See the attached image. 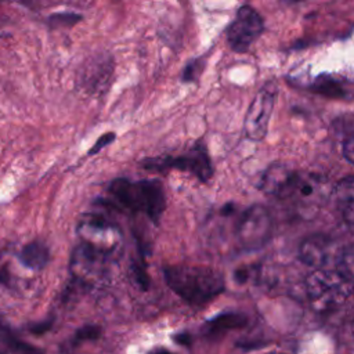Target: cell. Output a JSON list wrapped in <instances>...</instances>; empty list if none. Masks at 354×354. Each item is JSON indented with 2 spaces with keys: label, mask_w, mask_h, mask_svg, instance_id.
I'll list each match as a JSON object with an SVG mask.
<instances>
[{
  "label": "cell",
  "mask_w": 354,
  "mask_h": 354,
  "mask_svg": "<svg viewBox=\"0 0 354 354\" xmlns=\"http://www.w3.org/2000/svg\"><path fill=\"white\" fill-rule=\"evenodd\" d=\"M163 277L167 286L192 306H203L224 290L223 275L210 267L170 264L163 267Z\"/></svg>",
  "instance_id": "cell-1"
},
{
  "label": "cell",
  "mask_w": 354,
  "mask_h": 354,
  "mask_svg": "<svg viewBox=\"0 0 354 354\" xmlns=\"http://www.w3.org/2000/svg\"><path fill=\"white\" fill-rule=\"evenodd\" d=\"M112 196L126 209L145 213L151 221L159 223L166 206L163 185L158 180L130 181L116 178L109 185Z\"/></svg>",
  "instance_id": "cell-2"
},
{
  "label": "cell",
  "mask_w": 354,
  "mask_h": 354,
  "mask_svg": "<svg viewBox=\"0 0 354 354\" xmlns=\"http://www.w3.org/2000/svg\"><path fill=\"white\" fill-rule=\"evenodd\" d=\"M306 290L313 307L318 313H326L344 303L353 290V282L336 268H322L307 277Z\"/></svg>",
  "instance_id": "cell-3"
},
{
  "label": "cell",
  "mask_w": 354,
  "mask_h": 354,
  "mask_svg": "<svg viewBox=\"0 0 354 354\" xmlns=\"http://www.w3.org/2000/svg\"><path fill=\"white\" fill-rule=\"evenodd\" d=\"M272 235V218L270 212L260 205L248 207L236 224V236L246 250L261 249Z\"/></svg>",
  "instance_id": "cell-4"
},
{
  "label": "cell",
  "mask_w": 354,
  "mask_h": 354,
  "mask_svg": "<svg viewBox=\"0 0 354 354\" xmlns=\"http://www.w3.org/2000/svg\"><path fill=\"white\" fill-rule=\"evenodd\" d=\"M142 166L148 170H155V171H165L167 169L189 171L202 183H206L213 174L210 158L207 155L206 148L202 144L195 145L187 153L180 155V156L147 159L142 163Z\"/></svg>",
  "instance_id": "cell-5"
},
{
  "label": "cell",
  "mask_w": 354,
  "mask_h": 354,
  "mask_svg": "<svg viewBox=\"0 0 354 354\" xmlns=\"http://www.w3.org/2000/svg\"><path fill=\"white\" fill-rule=\"evenodd\" d=\"M277 94L278 87L275 82L270 80L252 100L243 122V130L248 138L253 141H261L266 137Z\"/></svg>",
  "instance_id": "cell-6"
},
{
  "label": "cell",
  "mask_w": 354,
  "mask_h": 354,
  "mask_svg": "<svg viewBox=\"0 0 354 354\" xmlns=\"http://www.w3.org/2000/svg\"><path fill=\"white\" fill-rule=\"evenodd\" d=\"M344 248L325 235H310L299 245V257L301 263L315 270L339 268Z\"/></svg>",
  "instance_id": "cell-7"
},
{
  "label": "cell",
  "mask_w": 354,
  "mask_h": 354,
  "mask_svg": "<svg viewBox=\"0 0 354 354\" xmlns=\"http://www.w3.org/2000/svg\"><path fill=\"white\" fill-rule=\"evenodd\" d=\"M263 30L264 22L260 14L250 6H242L227 29V41L232 51L245 53Z\"/></svg>",
  "instance_id": "cell-8"
},
{
  "label": "cell",
  "mask_w": 354,
  "mask_h": 354,
  "mask_svg": "<svg viewBox=\"0 0 354 354\" xmlns=\"http://www.w3.org/2000/svg\"><path fill=\"white\" fill-rule=\"evenodd\" d=\"M113 64L108 55H97L87 61L77 76V87L87 94H100L112 76Z\"/></svg>",
  "instance_id": "cell-9"
},
{
  "label": "cell",
  "mask_w": 354,
  "mask_h": 354,
  "mask_svg": "<svg viewBox=\"0 0 354 354\" xmlns=\"http://www.w3.org/2000/svg\"><path fill=\"white\" fill-rule=\"evenodd\" d=\"M297 170H292L286 165L272 163L260 178V189L271 196L288 199L295 185Z\"/></svg>",
  "instance_id": "cell-10"
},
{
  "label": "cell",
  "mask_w": 354,
  "mask_h": 354,
  "mask_svg": "<svg viewBox=\"0 0 354 354\" xmlns=\"http://www.w3.org/2000/svg\"><path fill=\"white\" fill-rule=\"evenodd\" d=\"M248 317L242 313H223L207 321L206 335L212 337H218L230 330L241 329L246 326Z\"/></svg>",
  "instance_id": "cell-11"
},
{
  "label": "cell",
  "mask_w": 354,
  "mask_h": 354,
  "mask_svg": "<svg viewBox=\"0 0 354 354\" xmlns=\"http://www.w3.org/2000/svg\"><path fill=\"white\" fill-rule=\"evenodd\" d=\"M335 196L343 218L354 225V178L340 180L335 188Z\"/></svg>",
  "instance_id": "cell-12"
},
{
  "label": "cell",
  "mask_w": 354,
  "mask_h": 354,
  "mask_svg": "<svg viewBox=\"0 0 354 354\" xmlns=\"http://www.w3.org/2000/svg\"><path fill=\"white\" fill-rule=\"evenodd\" d=\"M21 263L32 270H41L50 260V249L41 241H33L22 248L18 254Z\"/></svg>",
  "instance_id": "cell-13"
},
{
  "label": "cell",
  "mask_w": 354,
  "mask_h": 354,
  "mask_svg": "<svg viewBox=\"0 0 354 354\" xmlns=\"http://www.w3.org/2000/svg\"><path fill=\"white\" fill-rule=\"evenodd\" d=\"M308 90L328 97V98H344L347 95V91L343 86V83H340L337 79H333L330 76H325V75H319L317 76L310 84H308Z\"/></svg>",
  "instance_id": "cell-14"
},
{
  "label": "cell",
  "mask_w": 354,
  "mask_h": 354,
  "mask_svg": "<svg viewBox=\"0 0 354 354\" xmlns=\"http://www.w3.org/2000/svg\"><path fill=\"white\" fill-rule=\"evenodd\" d=\"M3 340L10 351L14 354H44V351L40 347H36L30 343H26L18 337H15L11 332L3 333Z\"/></svg>",
  "instance_id": "cell-15"
},
{
  "label": "cell",
  "mask_w": 354,
  "mask_h": 354,
  "mask_svg": "<svg viewBox=\"0 0 354 354\" xmlns=\"http://www.w3.org/2000/svg\"><path fill=\"white\" fill-rule=\"evenodd\" d=\"M101 336V328L98 325H84L76 330L71 344L77 346L88 340H97Z\"/></svg>",
  "instance_id": "cell-16"
},
{
  "label": "cell",
  "mask_w": 354,
  "mask_h": 354,
  "mask_svg": "<svg viewBox=\"0 0 354 354\" xmlns=\"http://www.w3.org/2000/svg\"><path fill=\"white\" fill-rule=\"evenodd\" d=\"M337 270L354 283V249H344Z\"/></svg>",
  "instance_id": "cell-17"
},
{
  "label": "cell",
  "mask_w": 354,
  "mask_h": 354,
  "mask_svg": "<svg viewBox=\"0 0 354 354\" xmlns=\"http://www.w3.org/2000/svg\"><path fill=\"white\" fill-rule=\"evenodd\" d=\"M131 270H133V274H134V278H136V282L138 283V286L142 290H147L149 288V277H148V272L145 271V268L141 267L140 264H134L131 267Z\"/></svg>",
  "instance_id": "cell-18"
},
{
  "label": "cell",
  "mask_w": 354,
  "mask_h": 354,
  "mask_svg": "<svg viewBox=\"0 0 354 354\" xmlns=\"http://www.w3.org/2000/svg\"><path fill=\"white\" fill-rule=\"evenodd\" d=\"M116 138V136H115V133H112V131H109V133H105V134H102L97 141H95V144L90 148V151H88V155H93V153H97V152H100L102 148H105L106 145H109L113 140Z\"/></svg>",
  "instance_id": "cell-19"
},
{
  "label": "cell",
  "mask_w": 354,
  "mask_h": 354,
  "mask_svg": "<svg viewBox=\"0 0 354 354\" xmlns=\"http://www.w3.org/2000/svg\"><path fill=\"white\" fill-rule=\"evenodd\" d=\"M80 18H82L80 15H75V14H55L50 17V22L58 24V25H72L80 21Z\"/></svg>",
  "instance_id": "cell-20"
},
{
  "label": "cell",
  "mask_w": 354,
  "mask_h": 354,
  "mask_svg": "<svg viewBox=\"0 0 354 354\" xmlns=\"http://www.w3.org/2000/svg\"><path fill=\"white\" fill-rule=\"evenodd\" d=\"M199 69H201V62L199 61L189 62L185 66L184 72H183V77H181L183 82H192V80H195L198 73H199Z\"/></svg>",
  "instance_id": "cell-21"
},
{
  "label": "cell",
  "mask_w": 354,
  "mask_h": 354,
  "mask_svg": "<svg viewBox=\"0 0 354 354\" xmlns=\"http://www.w3.org/2000/svg\"><path fill=\"white\" fill-rule=\"evenodd\" d=\"M343 156L351 163L354 165V137L347 138L343 142Z\"/></svg>",
  "instance_id": "cell-22"
},
{
  "label": "cell",
  "mask_w": 354,
  "mask_h": 354,
  "mask_svg": "<svg viewBox=\"0 0 354 354\" xmlns=\"http://www.w3.org/2000/svg\"><path fill=\"white\" fill-rule=\"evenodd\" d=\"M51 325H53V321H44V322H37V324H33L29 326V330L33 333V335H43L44 332L50 330L51 329Z\"/></svg>",
  "instance_id": "cell-23"
},
{
  "label": "cell",
  "mask_w": 354,
  "mask_h": 354,
  "mask_svg": "<svg viewBox=\"0 0 354 354\" xmlns=\"http://www.w3.org/2000/svg\"><path fill=\"white\" fill-rule=\"evenodd\" d=\"M173 339L178 343V344H184V346H189L191 343V337L188 333H178L176 336H173Z\"/></svg>",
  "instance_id": "cell-24"
},
{
  "label": "cell",
  "mask_w": 354,
  "mask_h": 354,
  "mask_svg": "<svg viewBox=\"0 0 354 354\" xmlns=\"http://www.w3.org/2000/svg\"><path fill=\"white\" fill-rule=\"evenodd\" d=\"M152 354H174V353H171V351H169L166 348H159V350H155Z\"/></svg>",
  "instance_id": "cell-25"
},
{
  "label": "cell",
  "mask_w": 354,
  "mask_h": 354,
  "mask_svg": "<svg viewBox=\"0 0 354 354\" xmlns=\"http://www.w3.org/2000/svg\"><path fill=\"white\" fill-rule=\"evenodd\" d=\"M288 4H293V3H300V1H304V0H285Z\"/></svg>",
  "instance_id": "cell-26"
},
{
  "label": "cell",
  "mask_w": 354,
  "mask_h": 354,
  "mask_svg": "<svg viewBox=\"0 0 354 354\" xmlns=\"http://www.w3.org/2000/svg\"><path fill=\"white\" fill-rule=\"evenodd\" d=\"M268 354H283V353H268Z\"/></svg>",
  "instance_id": "cell-27"
},
{
  "label": "cell",
  "mask_w": 354,
  "mask_h": 354,
  "mask_svg": "<svg viewBox=\"0 0 354 354\" xmlns=\"http://www.w3.org/2000/svg\"><path fill=\"white\" fill-rule=\"evenodd\" d=\"M353 335H354V319H353Z\"/></svg>",
  "instance_id": "cell-28"
},
{
  "label": "cell",
  "mask_w": 354,
  "mask_h": 354,
  "mask_svg": "<svg viewBox=\"0 0 354 354\" xmlns=\"http://www.w3.org/2000/svg\"><path fill=\"white\" fill-rule=\"evenodd\" d=\"M0 1H1V0H0Z\"/></svg>",
  "instance_id": "cell-29"
}]
</instances>
